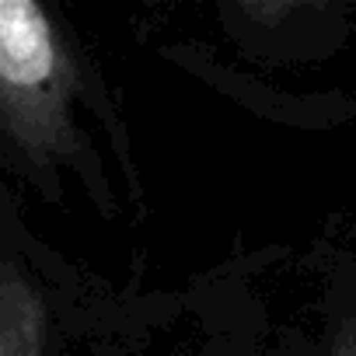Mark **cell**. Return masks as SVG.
Returning a JSON list of instances; mask_svg holds the SVG:
<instances>
[{"mask_svg":"<svg viewBox=\"0 0 356 356\" xmlns=\"http://www.w3.org/2000/svg\"><path fill=\"white\" fill-rule=\"evenodd\" d=\"M60 81V49L46 11L32 0H0V108L32 126Z\"/></svg>","mask_w":356,"mask_h":356,"instance_id":"6da1fadb","label":"cell"}]
</instances>
